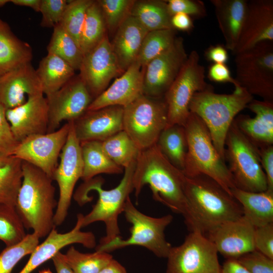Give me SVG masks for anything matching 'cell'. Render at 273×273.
Instances as JSON below:
<instances>
[{"label": "cell", "mask_w": 273, "mask_h": 273, "mask_svg": "<svg viewBox=\"0 0 273 273\" xmlns=\"http://www.w3.org/2000/svg\"><path fill=\"white\" fill-rule=\"evenodd\" d=\"M11 158V157H5L0 156V167L6 164Z\"/></svg>", "instance_id": "57"}, {"label": "cell", "mask_w": 273, "mask_h": 273, "mask_svg": "<svg viewBox=\"0 0 273 273\" xmlns=\"http://www.w3.org/2000/svg\"><path fill=\"white\" fill-rule=\"evenodd\" d=\"M205 70L200 64V56L193 50L164 96L167 108L166 127L175 124L184 126L190 114V102L198 92L213 89L205 81Z\"/></svg>", "instance_id": "11"}, {"label": "cell", "mask_w": 273, "mask_h": 273, "mask_svg": "<svg viewBox=\"0 0 273 273\" xmlns=\"http://www.w3.org/2000/svg\"><path fill=\"white\" fill-rule=\"evenodd\" d=\"M184 126L188 143L184 174L187 176L207 175L232 195L231 189L235 187L232 175L215 149L204 122L190 112Z\"/></svg>", "instance_id": "6"}, {"label": "cell", "mask_w": 273, "mask_h": 273, "mask_svg": "<svg viewBox=\"0 0 273 273\" xmlns=\"http://www.w3.org/2000/svg\"><path fill=\"white\" fill-rule=\"evenodd\" d=\"M39 240L33 233L27 234L20 242L7 246L0 253V273H11L21 259L33 252L39 245Z\"/></svg>", "instance_id": "42"}, {"label": "cell", "mask_w": 273, "mask_h": 273, "mask_svg": "<svg viewBox=\"0 0 273 273\" xmlns=\"http://www.w3.org/2000/svg\"><path fill=\"white\" fill-rule=\"evenodd\" d=\"M10 2L17 6L28 7L36 12H39L41 0H10Z\"/></svg>", "instance_id": "56"}, {"label": "cell", "mask_w": 273, "mask_h": 273, "mask_svg": "<svg viewBox=\"0 0 273 273\" xmlns=\"http://www.w3.org/2000/svg\"><path fill=\"white\" fill-rule=\"evenodd\" d=\"M261 167L265 174L267 191L273 192V145L258 148Z\"/></svg>", "instance_id": "49"}, {"label": "cell", "mask_w": 273, "mask_h": 273, "mask_svg": "<svg viewBox=\"0 0 273 273\" xmlns=\"http://www.w3.org/2000/svg\"><path fill=\"white\" fill-rule=\"evenodd\" d=\"M123 212L131 225L130 236L126 239L120 236L109 242L100 244L96 251L109 253L136 245L147 248L158 257L167 258L172 246L166 241L164 231L172 222L173 216L170 214L160 217L148 216L134 206L130 197L126 200Z\"/></svg>", "instance_id": "7"}, {"label": "cell", "mask_w": 273, "mask_h": 273, "mask_svg": "<svg viewBox=\"0 0 273 273\" xmlns=\"http://www.w3.org/2000/svg\"><path fill=\"white\" fill-rule=\"evenodd\" d=\"M144 69L134 62L119 77L95 98L87 111L108 106L125 107L143 94Z\"/></svg>", "instance_id": "24"}, {"label": "cell", "mask_w": 273, "mask_h": 273, "mask_svg": "<svg viewBox=\"0 0 273 273\" xmlns=\"http://www.w3.org/2000/svg\"><path fill=\"white\" fill-rule=\"evenodd\" d=\"M167 8L170 15L183 13L193 19H199L207 15L204 3L200 0H168Z\"/></svg>", "instance_id": "45"}, {"label": "cell", "mask_w": 273, "mask_h": 273, "mask_svg": "<svg viewBox=\"0 0 273 273\" xmlns=\"http://www.w3.org/2000/svg\"><path fill=\"white\" fill-rule=\"evenodd\" d=\"M15 206L0 203V240L7 246L21 241L27 235Z\"/></svg>", "instance_id": "40"}, {"label": "cell", "mask_w": 273, "mask_h": 273, "mask_svg": "<svg viewBox=\"0 0 273 273\" xmlns=\"http://www.w3.org/2000/svg\"><path fill=\"white\" fill-rule=\"evenodd\" d=\"M253 97L243 87L231 94H219L213 89L196 93L189 107L207 126L213 144L225 161V141L228 131L238 113L246 108Z\"/></svg>", "instance_id": "5"}, {"label": "cell", "mask_w": 273, "mask_h": 273, "mask_svg": "<svg viewBox=\"0 0 273 273\" xmlns=\"http://www.w3.org/2000/svg\"><path fill=\"white\" fill-rule=\"evenodd\" d=\"M6 117V109L0 105V156L10 157L19 144Z\"/></svg>", "instance_id": "47"}, {"label": "cell", "mask_w": 273, "mask_h": 273, "mask_svg": "<svg viewBox=\"0 0 273 273\" xmlns=\"http://www.w3.org/2000/svg\"><path fill=\"white\" fill-rule=\"evenodd\" d=\"M130 15L134 17L148 32L173 29L166 1H134Z\"/></svg>", "instance_id": "32"}, {"label": "cell", "mask_w": 273, "mask_h": 273, "mask_svg": "<svg viewBox=\"0 0 273 273\" xmlns=\"http://www.w3.org/2000/svg\"><path fill=\"white\" fill-rule=\"evenodd\" d=\"M205 59L212 64H225L229 59L228 50L220 44L211 45L204 52Z\"/></svg>", "instance_id": "51"}, {"label": "cell", "mask_w": 273, "mask_h": 273, "mask_svg": "<svg viewBox=\"0 0 273 273\" xmlns=\"http://www.w3.org/2000/svg\"><path fill=\"white\" fill-rule=\"evenodd\" d=\"M246 108L255 117L237 116L234 120L237 127L258 148L273 145V103L253 99Z\"/></svg>", "instance_id": "25"}, {"label": "cell", "mask_w": 273, "mask_h": 273, "mask_svg": "<svg viewBox=\"0 0 273 273\" xmlns=\"http://www.w3.org/2000/svg\"><path fill=\"white\" fill-rule=\"evenodd\" d=\"M273 41V1H247L245 16L234 55L263 41Z\"/></svg>", "instance_id": "18"}, {"label": "cell", "mask_w": 273, "mask_h": 273, "mask_svg": "<svg viewBox=\"0 0 273 273\" xmlns=\"http://www.w3.org/2000/svg\"><path fill=\"white\" fill-rule=\"evenodd\" d=\"M231 194L241 205L243 215L255 228L273 222V192H251L235 187Z\"/></svg>", "instance_id": "29"}, {"label": "cell", "mask_w": 273, "mask_h": 273, "mask_svg": "<svg viewBox=\"0 0 273 273\" xmlns=\"http://www.w3.org/2000/svg\"><path fill=\"white\" fill-rule=\"evenodd\" d=\"M75 71L61 58L48 53L36 69L43 95L48 97L59 90L75 75Z\"/></svg>", "instance_id": "30"}, {"label": "cell", "mask_w": 273, "mask_h": 273, "mask_svg": "<svg viewBox=\"0 0 273 273\" xmlns=\"http://www.w3.org/2000/svg\"><path fill=\"white\" fill-rule=\"evenodd\" d=\"M68 3L66 0H41L39 12L42 15L41 27L54 28L58 24Z\"/></svg>", "instance_id": "44"}, {"label": "cell", "mask_w": 273, "mask_h": 273, "mask_svg": "<svg viewBox=\"0 0 273 273\" xmlns=\"http://www.w3.org/2000/svg\"><path fill=\"white\" fill-rule=\"evenodd\" d=\"M236 259L250 273H273V259L256 250Z\"/></svg>", "instance_id": "46"}, {"label": "cell", "mask_w": 273, "mask_h": 273, "mask_svg": "<svg viewBox=\"0 0 273 273\" xmlns=\"http://www.w3.org/2000/svg\"><path fill=\"white\" fill-rule=\"evenodd\" d=\"M187 54L181 37H176L172 45L150 61L145 67L143 94L164 98L186 62Z\"/></svg>", "instance_id": "15"}, {"label": "cell", "mask_w": 273, "mask_h": 273, "mask_svg": "<svg viewBox=\"0 0 273 273\" xmlns=\"http://www.w3.org/2000/svg\"><path fill=\"white\" fill-rule=\"evenodd\" d=\"M22 181L15 208L25 228L39 239L47 237L54 224L55 188L50 176L34 165L22 161Z\"/></svg>", "instance_id": "3"}, {"label": "cell", "mask_w": 273, "mask_h": 273, "mask_svg": "<svg viewBox=\"0 0 273 273\" xmlns=\"http://www.w3.org/2000/svg\"><path fill=\"white\" fill-rule=\"evenodd\" d=\"M255 227L243 215L223 223L206 236L215 245L218 253L226 259H237L255 250Z\"/></svg>", "instance_id": "20"}, {"label": "cell", "mask_w": 273, "mask_h": 273, "mask_svg": "<svg viewBox=\"0 0 273 273\" xmlns=\"http://www.w3.org/2000/svg\"><path fill=\"white\" fill-rule=\"evenodd\" d=\"M190 232L208 233L243 215L240 204L214 180L204 174L185 177Z\"/></svg>", "instance_id": "1"}, {"label": "cell", "mask_w": 273, "mask_h": 273, "mask_svg": "<svg viewBox=\"0 0 273 273\" xmlns=\"http://www.w3.org/2000/svg\"><path fill=\"white\" fill-rule=\"evenodd\" d=\"M43 94L40 82L31 63L0 77V105L11 109L23 104L28 97Z\"/></svg>", "instance_id": "23"}, {"label": "cell", "mask_w": 273, "mask_h": 273, "mask_svg": "<svg viewBox=\"0 0 273 273\" xmlns=\"http://www.w3.org/2000/svg\"><path fill=\"white\" fill-rule=\"evenodd\" d=\"M221 273H250L235 259H227L221 266Z\"/></svg>", "instance_id": "53"}, {"label": "cell", "mask_w": 273, "mask_h": 273, "mask_svg": "<svg viewBox=\"0 0 273 273\" xmlns=\"http://www.w3.org/2000/svg\"><path fill=\"white\" fill-rule=\"evenodd\" d=\"M79 76L94 99L121 72L108 34L84 55Z\"/></svg>", "instance_id": "17"}, {"label": "cell", "mask_w": 273, "mask_h": 273, "mask_svg": "<svg viewBox=\"0 0 273 273\" xmlns=\"http://www.w3.org/2000/svg\"><path fill=\"white\" fill-rule=\"evenodd\" d=\"M255 249L273 259V222L255 228Z\"/></svg>", "instance_id": "48"}, {"label": "cell", "mask_w": 273, "mask_h": 273, "mask_svg": "<svg viewBox=\"0 0 273 273\" xmlns=\"http://www.w3.org/2000/svg\"><path fill=\"white\" fill-rule=\"evenodd\" d=\"M135 161L124 168V173L120 183L115 188L109 190H104L102 185L104 180L101 177H94L84 181L78 188L74 199L80 205H83L92 199L87 196L90 191L97 192L99 197L92 210L83 215L82 227L97 221L104 222L106 235L101 239L100 244H104L120 237L118 226L119 215L123 212L127 199L133 191L132 177Z\"/></svg>", "instance_id": "4"}, {"label": "cell", "mask_w": 273, "mask_h": 273, "mask_svg": "<svg viewBox=\"0 0 273 273\" xmlns=\"http://www.w3.org/2000/svg\"><path fill=\"white\" fill-rule=\"evenodd\" d=\"M135 0H98L107 29L115 33L130 14Z\"/></svg>", "instance_id": "43"}, {"label": "cell", "mask_w": 273, "mask_h": 273, "mask_svg": "<svg viewBox=\"0 0 273 273\" xmlns=\"http://www.w3.org/2000/svg\"><path fill=\"white\" fill-rule=\"evenodd\" d=\"M93 2V0L68 1L63 17L59 23L79 47L86 13Z\"/></svg>", "instance_id": "41"}, {"label": "cell", "mask_w": 273, "mask_h": 273, "mask_svg": "<svg viewBox=\"0 0 273 273\" xmlns=\"http://www.w3.org/2000/svg\"><path fill=\"white\" fill-rule=\"evenodd\" d=\"M70 127L66 142L60 155V162L53 175L58 184L59 197L54 216L55 226L60 225L68 214L75 186L83 173V161L80 143L73 125Z\"/></svg>", "instance_id": "13"}, {"label": "cell", "mask_w": 273, "mask_h": 273, "mask_svg": "<svg viewBox=\"0 0 273 273\" xmlns=\"http://www.w3.org/2000/svg\"><path fill=\"white\" fill-rule=\"evenodd\" d=\"M83 215L78 213L74 228L65 233H59L55 228L47 237L45 240L36 247L24 267L19 273H31L40 265L52 259L65 247L72 244H80L88 248L96 245V238L90 232H83Z\"/></svg>", "instance_id": "22"}, {"label": "cell", "mask_w": 273, "mask_h": 273, "mask_svg": "<svg viewBox=\"0 0 273 273\" xmlns=\"http://www.w3.org/2000/svg\"><path fill=\"white\" fill-rule=\"evenodd\" d=\"M176 38L174 29L149 31L144 38L135 62L144 68L150 61L170 48Z\"/></svg>", "instance_id": "37"}, {"label": "cell", "mask_w": 273, "mask_h": 273, "mask_svg": "<svg viewBox=\"0 0 273 273\" xmlns=\"http://www.w3.org/2000/svg\"><path fill=\"white\" fill-rule=\"evenodd\" d=\"M224 159L236 188L251 192L267 190L265 174L261 167L258 148L232 123L225 141Z\"/></svg>", "instance_id": "8"}, {"label": "cell", "mask_w": 273, "mask_h": 273, "mask_svg": "<svg viewBox=\"0 0 273 273\" xmlns=\"http://www.w3.org/2000/svg\"><path fill=\"white\" fill-rule=\"evenodd\" d=\"M185 177L183 171L172 165L155 144L139 151L132 177L135 196L138 198L144 186L148 185L155 201L183 215L186 222L189 208Z\"/></svg>", "instance_id": "2"}, {"label": "cell", "mask_w": 273, "mask_h": 273, "mask_svg": "<svg viewBox=\"0 0 273 273\" xmlns=\"http://www.w3.org/2000/svg\"><path fill=\"white\" fill-rule=\"evenodd\" d=\"M63 257L74 273H99L113 258L109 253L96 251L84 253L73 246L63 254Z\"/></svg>", "instance_id": "39"}, {"label": "cell", "mask_w": 273, "mask_h": 273, "mask_svg": "<svg viewBox=\"0 0 273 273\" xmlns=\"http://www.w3.org/2000/svg\"><path fill=\"white\" fill-rule=\"evenodd\" d=\"M171 25L175 30L189 32L194 27L192 18L188 15L177 13L171 17Z\"/></svg>", "instance_id": "52"}, {"label": "cell", "mask_w": 273, "mask_h": 273, "mask_svg": "<svg viewBox=\"0 0 273 273\" xmlns=\"http://www.w3.org/2000/svg\"><path fill=\"white\" fill-rule=\"evenodd\" d=\"M10 2L9 0H0V7L4 6L7 3Z\"/></svg>", "instance_id": "58"}, {"label": "cell", "mask_w": 273, "mask_h": 273, "mask_svg": "<svg viewBox=\"0 0 273 273\" xmlns=\"http://www.w3.org/2000/svg\"><path fill=\"white\" fill-rule=\"evenodd\" d=\"M102 148L109 157L123 169L135 161L140 151L123 130L101 142Z\"/></svg>", "instance_id": "35"}, {"label": "cell", "mask_w": 273, "mask_h": 273, "mask_svg": "<svg viewBox=\"0 0 273 273\" xmlns=\"http://www.w3.org/2000/svg\"><path fill=\"white\" fill-rule=\"evenodd\" d=\"M53 28L47 48L48 53L61 58L75 70H79L84 57L79 47L59 24Z\"/></svg>", "instance_id": "36"}, {"label": "cell", "mask_w": 273, "mask_h": 273, "mask_svg": "<svg viewBox=\"0 0 273 273\" xmlns=\"http://www.w3.org/2000/svg\"><path fill=\"white\" fill-rule=\"evenodd\" d=\"M83 161L81 179L88 181L102 173L120 174L123 168L115 164L104 151L101 142L97 141L80 143Z\"/></svg>", "instance_id": "31"}, {"label": "cell", "mask_w": 273, "mask_h": 273, "mask_svg": "<svg viewBox=\"0 0 273 273\" xmlns=\"http://www.w3.org/2000/svg\"><path fill=\"white\" fill-rule=\"evenodd\" d=\"M207 77L214 82L225 83L233 84L235 89L241 87L233 78L231 72L225 64H212L208 68Z\"/></svg>", "instance_id": "50"}, {"label": "cell", "mask_w": 273, "mask_h": 273, "mask_svg": "<svg viewBox=\"0 0 273 273\" xmlns=\"http://www.w3.org/2000/svg\"><path fill=\"white\" fill-rule=\"evenodd\" d=\"M148 32L130 15L123 21L115 32L111 44L122 73L135 62L144 38Z\"/></svg>", "instance_id": "26"}, {"label": "cell", "mask_w": 273, "mask_h": 273, "mask_svg": "<svg viewBox=\"0 0 273 273\" xmlns=\"http://www.w3.org/2000/svg\"><path fill=\"white\" fill-rule=\"evenodd\" d=\"M123 107L111 106L86 111L73 121L76 136L80 143L103 142L123 130Z\"/></svg>", "instance_id": "21"}, {"label": "cell", "mask_w": 273, "mask_h": 273, "mask_svg": "<svg viewBox=\"0 0 273 273\" xmlns=\"http://www.w3.org/2000/svg\"><path fill=\"white\" fill-rule=\"evenodd\" d=\"M6 117L19 142L32 135L46 133L49 124L47 98L43 94L29 96L23 104L6 110Z\"/></svg>", "instance_id": "19"}, {"label": "cell", "mask_w": 273, "mask_h": 273, "mask_svg": "<svg viewBox=\"0 0 273 273\" xmlns=\"http://www.w3.org/2000/svg\"><path fill=\"white\" fill-rule=\"evenodd\" d=\"M70 127L67 122L56 130L29 136L20 142L12 157L38 168L53 179Z\"/></svg>", "instance_id": "14"}, {"label": "cell", "mask_w": 273, "mask_h": 273, "mask_svg": "<svg viewBox=\"0 0 273 273\" xmlns=\"http://www.w3.org/2000/svg\"><path fill=\"white\" fill-rule=\"evenodd\" d=\"M235 56V79L240 86L273 103V41L261 42Z\"/></svg>", "instance_id": "10"}, {"label": "cell", "mask_w": 273, "mask_h": 273, "mask_svg": "<svg viewBox=\"0 0 273 273\" xmlns=\"http://www.w3.org/2000/svg\"><path fill=\"white\" fill-rule=\"evenodd\" d=\"M224 47L232 52L238 43L246 9V0H211Z\"/></svg>", "instance_id": "27"}, {"label": "cell", "mask_w": 273, "mask_h": 273, "mask_svg": "<svg viewBox=\"0 0 273 273\" xmlns=\"http://www.w3.org/2000/svg\"><path fill=\"white\" fill-rule=\"evenodd\" d=\"M168 161L183 171L188 151V143L184 126L175 124L166 127L156 143Z\"/></svg>", "instance_id": "33"}, {"label": "cell", "mask_w": 273, "mask_h": 273, "mask_svg": "<svg viewBox=\"0 0 273 273\" xmlns=\"http://www.w3.org/2000/svg\"><path fill=\"white\" fill-rule=\"evenodd\" d=\"M99 273H127L125 267L112 258Z\"/></svg>", "instance_id": "55"}, {"label": "cell", "mask_w": 273, "mask_h": 273, "mask_svg": "<svg viewBox=\"0 0 273 273\" xmlns=\"http://www.w3.org/2000/svg\"><path fill=\"white\" fill-rule=\"evenodd\" d=\"M218 251L204 234L194 231L180 245L172 247L167 257L166 273H221Z\"/></svg>", "instance_id": "12"}, {"label": "cell", "mask_w": 273, "mask_h": 273, "mask_svg": "<svg viewBox=\"0 0 273 273\" xmlns=\"http://www.w3.org/2000/svg\"><path fill=\"white\" fill-rule=\"evenodd\" d=\"M22 161L11 157L0 167V203L15 206L22 181Z\"/></svg>", "instance_id": "38"}, {"label": "cell", "mask_w": 273, "mask_h": 273, "mask_svg": "<svg viewBox=\"0 0 273 273\" xmlns=\"http://www.w3.org/2000/svg\"><path fill=\"white\" fill-rule=\"evenodd\" d=\"M32 59L31 46L16 36L7 23L0 18V77L31 63Z\"/></svg>", "instance_id": "28"}, {"label": "cell", "mask_w": 273, "mask_h": 273, "mask_svg": "<svg viewBox=\"0 0 273 273\" xmlns=\"http://www.w3.org/2000/svg\"><path fill=\"white\" fill-rule=\"evenodd\" d=\"M167 123L164 98L142 94L123 107V128L140 150L156 144Z\"/></svg>", "instance_id": "9"}, {"label": "cell", "mask_w": 273, "mask_h": 273, "mask_svg": "<svg viewBox=\"0 0 273 273\" xmlns=\"http://www.w3.org/2000/svg\"><path fill=\"white\" fill-rule=\"evenodd\" d=\"M46 97L49 114L48 132L58 129L63 121L78 119L94 100L79 75H74L59 90Z\"/></svg>", "instance_id": "16"}, {"label": "cell", "mask_w": 273, "mask_h": 273, "mask_svg": "<svg viewBox=\"0 0 273 273\" xmlns=\"http://www.w3.org/2000/svg\"><path fill=\"white\" fill-rule=\"evenodd\" d=\"M57 273H74L63 258L60 251L52 258Z\"/></svg>", "instance_id": "54"}, {"label": "cell", "mask_w": 273, "mask_h": 273, "mask_svg": "<svg viewBox=\"0 0 273 273\" xmlns=\"http://www.w3.org/2000/svg\"><path fill=\"white\" fill-rule=\"evenodd\" d=\"M106 25L97 2L88 8L80 34L79 47L83 55L96 47L107 35Z\"/></svg>", "instance_id": "34"}]
</instances>
